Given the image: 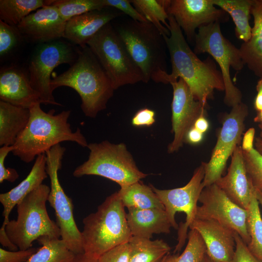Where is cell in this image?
<instances>
[{
    "label": "cell",
    "instance_id": "obj_1",
    "mask_svg": "<svg viewBox=\"0 0 262 262\" xmlns=\"http://www.w3.org/2000/svg\"><path fill=\"white\" fill-rule=\"evenodd\" d=\"M168 16L170 35L164 36L170 57L172 71L166 74L165 83L170 84L181 78L188 85L194 98L208 105V100L213 98L214 90H225L221 72L210 57L204 61L197 57L174 17Z\"/></svg>",
    "mask_w": 262,
    "mask_h": 262
},
{
    "label": "cell",
    "instance_id": "obj_2",
    "mask_svg": "<svg viewBox=\"0 0 262 262\" xmlns=\"http://www.w3.org/2000/svg\"><path fill=\"white\" fill-rule=\"evenodd\" d=\"M37 103L30 108L28 123L13 145L12 153L23 162L29 163L38 155L46 153L53 147L65 141L88 146L86 140L77 128L72 131L68 122L71 111H63L55 115V110L44 111Z\"/></svg>",
    "mask_w": 262,
    "mask_h": 262
},
{
    "label": "cell",
    "instance_id": "obj_3",
    "mask_svg": "<svg viewBox=\"0 0 262 262\" xmlns=\"http://www.w3.org/2000/svg\"><path fill=\"white\" fill-rule=\"evenodd\" d=\"M50 85L52 91L61 86L74 89L81 97L83 113L91 118L106 109L115 90L107 74L87 45L79 49L76 61L68 70L53 76Z\"/></svg>",
    "mask_w": 262,
    "mask_h": 262
},
{
    "label": "cell",
    "instance_id": "obj_4",
    "mask_svg": "<svg viewBox=\"0 0 262 262\" xmlns=\"http://www.w3.org/2000/svg\"><path fill=\"white\" fill-rule=\"evenodd\" d=\"M132 60L140 70L143 82L163 83L167 48L164 35L152 23L131 19L115 28Z\"/></svg>",
    "mask_w": 262,
    "mask_h": 262
},
{
    "label": "cell",
    "instance_id": "obj_5",
    "mask_svg": "<svg viewBox=\"0 0 262 262\" xmlns=\"http://www.w3.org/2000/svg\"><path fill=\"white\" fill-rule=\"evenodd\" d=\"M126 214L117 192L107 197L96 212L83 219L84 252L98 259L109 249L129 242L132 236Z\"/></svg>",
    "mask_w": 262,
    "mask_h": 262
},
{
    "label": "cell",
    "instance_id": "obj_6",
    "mask_svg": "<svg viewBox=\"0 0 262 262\" xmlns=\"http://www.w3.org/2000/svg\"><path fill=\"white\" fill-rule=\"evenodd\" d=\"M50 188L42 184L16 205L17 218L9 221L5 231L19 250L31 248L33 243L43 236L60 238L56 223L47 212L46 202Z\"/></svg>",
    "mask_w": 262,
    "mask_h": 262
},
{
    "label": "cell",
    "instance_id": "obj_7",
    "mask_svg": "<svg viewBox=\"0 0 262 262\" xmlns=\"http://www.w3.org/2000/svg\"><path fill=\"white\" fill-rule=\"evenodd\" d=\"M87 161L73 173L76 178L85 175L101 176L123 187L140 181L148 174L141 171L124 143L115 144L108 140L90 143Z\"/></svg>",
    "mask_w": 262,
    "mask_h": 262
},
{
    "label": "cell",
    "instance_id": "obj_8",
    "mask_svg": "<svg viewBox=\"0 0 262 262\" xmlns=\"http://www.w3.org/2000/svg\"><path fill=\"white\" fill-rule=\"evenodd\" d=\"M86 45L103 67L115 90L143 82L140 70L111 23L101 28Z\"/></svg>",
    "mask_w": 262,
    "mask_h": 262
},
{
    "label": "cell",
    "instance_id": "obj_9",
    "mask_svg": "<svg viewBox=\"0 0 262 262\" xmlns=\"http://www.w3.org/2000/svg\"><path fill=\"white\" fill-rule=\"evenodd\" d=\"M194 43L195 53H208L218 64L225 86V104L232 107L241 102L242 95L232 81L230 68L240 71L245 64L239 49L223 36L220 23L215 22L199 27Z\"/></svg>",
    "mask_w": 262,
    "mask_h": 262
},
{
    "label": "cell",
    "instance_id": "obj_10",
    "mask_svg": "<svg viewBox=\"0 0 262 262\" xmlns=\"http://www.w3.org/2000/svg\"><path fill=\"white\" fill-rule=\"evenodd\" d=\"M205 171L203 162L194 171L184 186L161 190L149 184L164 207L172 227L178 229V244L174 253L180 252L187 238V229L195 218L197 203L204 188Z\"/></svg>",
    "mask_w": 262,
    "mask_h": 262
},
{
    "label": "cell",
    "instance_id": "obj_11",
    "mask_svg": "<svg viewBox=\"0 0 262 262\" xmlns=\"http://www.w3.org/2000/svg\"><path fill=\"white\" fill-rule=\"evenodd\" d=\"M66 148L56 145L46 152V171L50 182L48 201L53 208L61 239L75 254L84 253L82 232L78 229L73 215L71 199L64 192L58 178Z\"/></svg>",
    "mask_w": 262,
    "mask_h": 262
},
{
    "label": "cell",
    "instance_id": "obj_12",
    "mask_svg": "<svg viewBox=\"0 0 262 262\" xmlns=\"http://www.w3.org/2000/svg\"><path fill=\"white\" fill-rule=\"evenodd\" d=\"M79 49L64 41H51L41 45L29 64V77L33 88L38 94L42 104L61 105L57 102L50 88L51 74L57 66L76 61Z\"/></svg>",
    "mask_w": 262,
    "mask_h": 262
},
{
    "label": "cell",
    "instance_id": "obj_13",
    "mask_svg": "<svg viewBox=\"0 0 262 262\" xmlns=\"http://www.w3.org/2000/svg\"><path fill=\"white\" fill-rule=\"evenodd\" d=\"M248 115L247 106L241 102L233 106L230 112L225 115L210 159L208 163L203 162L204 187L215 183L222 177L228 160L242 142L245 121Z\"/></svg>",
    "mask_w": 262,
    "mask_h": 262
},
{
    "label": "cell",
    "instance_id": "obj_14",
    "mask_svg": "<svg viewBox=\"0 0 262 262\" xmlns=\"http://www.w3.org/2000/svg\"><path fill=\"white\" fill-rule=\"evenodd\" d=\"M195 219L216 221L237 233L247 245L250 241L247 228L248 212L230 199L215 184L204 187Z\"/></svg>",
    "mask_w": 262,
    "mask_h": 262
},
{
    "label": "cell",
    "instance_id": "obj_15",
    "mask_svg": "<svg viewBox=\"0 0 262 262\" xmlns=\"http://www.w3.org/2000/svg\"><path fill=\"white\" fill-rule=\"evenodd\" d=\"M162 1L168 16L174 17L191 43L195 42L196 28L215 22H224L229 19L227 13L221 9H217L212 0Z\"/></svg>",
    "mask_w": 262,
    "mask_h": 262
},
{
    "label": "cell",
    "instance_id": "obj_16",
    "mask_svg": "<svg viewBox=\"0 0 262 262\" xmlns=\"http://www.w3.org/2000/svg\"><path fill=\"white\" fill-rule=\"evenodd\" d=\"M170 84L173 90L171 110L174 138L168 146L169 153L177 151L183 146L187 132L200 116L206 115L208 107L194 98L181 78Z\"/></svg>",
    "mask_w": 262,
    "mask_h": 262
},
{
    "label": "cell",
    "instance_id": "obj_17",
    "mask_svg": "<svg viewBox=\"0 0 262 262\" xmlns=\"http://www.w3.org/2000/svg\"><path fill=\"white\" fill-rule=\"evenodd\" d=\"M66 23L55 7L47 5L29 15L16 27L23 38L46 43L64 37Z\"/></svg>",
    "mask_w": 262,
    "mask_h": 262
},
{
    "label": "cell",
    "instance_id": "obj_18",
    "mask_svg": "<svg viewBox=\"0 0 262 262\" xmlns=\"http://www.w3.org/2000/svg\"><path fill=\"white\" fill-rule=\"evenodd\" d=\"M234 203L247 210L255 196V190L249 180L241 146L235 149L225 176L215 183Z\"/></svg>",
    "mask_w": 262,
    "mask_h": 262
},
{
    "label": "cell",
    "instance_id": "obj_19",
    "mask_svg": "<svg viewBox=\"0 0 262 262\" xmlns=\"http://www.w3.org/2000/svg\"><path fill=\"white\" fill-rule=\"evenodd\" d=\"M189 228L200 233L207 254L214 262L231 260L235 249V231L216 221L198 219H194Z\"/></svg>",
    "mask_w": 262,
    "mask_h": 262
},
{
    "label": "cell",
    "instance_id": "obj_20",
    "mask_svg": "<svg viewBox=\"0 0 262 262\" xmlns=\"http://www.w3.org/2000/svg\"><path fill=\"white\" fill-rule=\"evenodd\" d=\"M0 100L27 109L42 103L31 84L28 74L15 66L0 69Z\"/></svg>",
    "mask_w": 262,
    "mask_h": 262
},
{
    "label": "cell",
    "instance_id": "obj_21",
    "mask_svg": "<svg viewBox=\"0 0 262 262\" xmlns=\"http://www.w3.org/2000/svg\"><path fill=\"white\" fill-rule=\"evenodd\" d=\"M109 8L90 11L70 18L66 23L64 38L80 48L86 46L101 28L123 14Z\"/></svg>",
    "mask_w": 262,
    "mask_h": 262
},
{
    "label": "cell",
    "instance_id": "obj_22",
    "mask_svg": "<svg viewBox=\"0 0 262 262\" xmlns=\"http://www.w3.org/2000/svg\"><path fill=\"white\" fill-rule=\"evenodd\" d=\"M47 157L45 153L38 155L28 176L17 186L9 191L0 194V202L3 207L4 221L0 229V234H6L5 227L10 221L9 217L13 208L28 194L42 184L47 178Z\"/></svg>",
    "mask_w": 262,
    "mask_h": 262
},
{
    "label": "cell",
    "instance_id": "obj_23",
    "mask_svg": "<svg viewBox=\"0 0 262 262\" xmlns=\"http://www.w3.org/2000/svg\"><path fill=\"white\" fill-rule=\"evenodd\" d=\"M132 236L151 239L154 234L170 232L172 227L165 210L128 209L126 214Z\"/></svg>",
    "mask_w": 262,
    "mask_h": 262
},
{
    "label": "cell",
    "instance_id": "obj_24",
    "mask_svg": "<svg viewBox=\"0 0 262 262\" xmlns=\"http://www.w3.org/2000/svg\"><path fill=\"white\" fill-rule=\"evenodd\" d=\"M251 14L254 25L250 38L239 49L245 65L262 79V0H253Z\"/></svg>",
    "mask_w": 262,
    "mask_h": 262
},
{
    "label": "cell",
    "instance_id": "obj_25",
    "mask_svg": "<svg viewBox=\"0 0 262 262\" xmlns=\"http://www.w3.org/2000/svg\"><path fill=\"white\" fill-rule=\"evenodd\" d=\"M30 117L29 109L0 100V146H13Z\"/></svg>",
    "mask_w": 262,
    "mask_h": 262
},
{
    "label": "cell",
    "instance_id": "obj_26",
    "mask_svg": "<svg viewBox=\"0 0 262 262\" xmlns=\"http://www.w3.org/2000/svg\"><path fill=\"white\" fill-rule=\"evenodd\" d=\"M117 193L123 206L128 210H165L164 206L150 186L146 185L140 182V181L120 187Z\"/></svg>",
    "mask_w": 262,
    "mask_h": 262
},
{
    "label": "cell",
    "instance_id": "obj_27",
    "mask_svg": "<svg viewBox=\"0 0 262 262\" xmlns=\"http://www.w3.org/2000/svg\"><path fill=\"white\" fill-rule=\"evenodd\" d=\"M212 2L231 16L235 25L236 37L244 42L248 41L251 35L249 19L253 0H212Z\"/></svg>",
    "mask_w": 262,
    "mask_h": 262
},
{
    "label": "cell",
    "instance_id": "obj_28",
    "mask_svg": "<svg viewBox=\"0 0 262 262\" xmlns=\"http://www.w3.org/2000/svg\"><path fill=\"white\" fill-rule=\"evenodd\" d=\"M129 243L130 262H160L171 249L162 239L151 240L132 236Z\"/></svg>",
    "mask_w": 262,
    "mask_h": 262
},
{
    "label": "cell",
    "instance_id": "obj_29",
    "mask_svg": "<svg viewBox=\"0 0 262 262\" xmlns=\"http://www.w3.org/2000/svg\"><path fill=\"white\" fill-rule=\"evenodd\" d=\"M37 241L41 246L27 262H72L76 256L60 238L43 236Z\"/></svg>",
    "mask_w": 262,
    "mask_h": 262
},
{
    "label": "cell",
    "instance_id": "obj_30",
    "mask_svg": "<svg viewBox=\"0 0 262 262\" xmlns=\"http://www.w3.org/2000/svg\"><path fill=\"white\" fill-rule=\"evenodd\" d=\"M47 6L43 0H0V20L16 26L27 16Z\"/></svg>",
    "mask_w": 262,
    "mask_h": 262
},
{
    "label": "cell",
    "instance_id": "obj_31",
    "mask_svg": "<svg viewBox=\"0 0 262 262\" xmlns=\"http://www.w3.org/2000/svg\"><path fill=\"white\" fill-rule=\"evenodd\" d=\"M130 1L138 12L164 35H170L169 16L162 0H131Z\"/></svg>",
    "mask_w": 262,
    "mask_h": 262
},
{
    "label": "cell",
    "instance_id": "obj_32",
    "mask_svg": "<svg viewBox=\"0 0 262 262\" xmlns=\"http://www.w3.org/2000/svg\"><path fill=\"white\" fill-rule=\"evenodd\" d=\"M259 204L255 195L247 210V228L250 241L246 245L252 254L262 262V218Z\"/></svg>",
    "mask_w": 262,
    "mask_h": 262
},
{
    "label": "cell",
    "instance_id": "obj_33",
    "mask_svg": "<svg viewBox=\"0 0 262 262\" xmlns=\"http://www.w3.org/2000/svg\"><path fill=\"white\" fill-rule=\"evenodd\" d=\"M47 4L55 7L66 21L88 12L106 8L103 0H48Z\"/></svg>",
    "mask_w": 262,
    "mask_h": 262
},
{
    "label": "cell",
    "instance_id": "obj_34",
    "mask_svg": "<svg viewBox=\"0 0 262 262\" xmlns=\"http://www.w3.org/2000/svg\"><path fill=\"white\" fill-rule=\"evenodd\" d=\"M182 253L180 255L169 253L164 257V262H201L207 251L202 237L197 230L190 229Z\"/></svg>",
    "mask_w": 262,
    "mask_h": 262
},
{
    "label": "cell",
    "instance_id": "obj_35",
    "mask_svg": "<svg viewBox=\"0 0 262 262\" xmlns=\"http://www.w3.org/2000/svg\"><path fill=\"white\" fill-rule=\"evenodd\" d=\"M246 172L255 190L262 191V155L255 148L249 152L243 151Z\"/></svg>",
    "mask_w": 262,
    "mask_h": 262
},
{
    "label": "cell",
    "instance_id": "obj_36",
    "mask_svg": "<svg viewBox=\"0 0 262 262\" xmlns=\"http://www.w3.org/2000/svg\"><path fill=\"white\" fill-rule=\"evenodd\" d=\"M23 38L16 26L10 25L0 20V56L9 55Z\"/></svg>",
    "mask_w": 262,
    "mask_h": 262
},
{
    "label": "cell",
    "instance_id": "obj_37",
    "mask_svg": "<svg viewBox=\"0 0 262 262\" xmlns=\"http://www.w3.org/2000/svg\"><path fill=\"white\" fill-rule=\"evenodd\" d=\"M129 242L118 245L101 255L98 262H130Z\"/></svg>",
    "mask_w": 262,
    "mask_h": 262
},
{
    "label": "cell",
    "instance_id": "obj_38",
    "mask_svg": "<svg viewBox=\"0 0 262 262\" xmlns=\"http://www.w3.org/2000/svg\"><path fill=\"white\" fill-rule=\"evenodd\" d=\"M106 7L115 9L128 15L131 19L140 22H148L128 0H103Z\"/></svg>",
    "mask_w": 262,
    "mask_h": 262
},
{
    "label": "cell",
    "instance_id": "obj_39",
    "mask_svg": "<svg viewBox=\"0 0 262 262\" xmlns=\"http://www.w3.org/2000/svg\"><path fill=\"white\" fill-rule=\"evenodd\" d=\"M14 149L13 146H4L0 148V183L4 180L11 182L16 180L19 175L17 172L14 168H6L4 165V162L9 152H12Z\"/></svg>",
    "mask_w": 262,
    "mask_h": 262
},
{
    "label": "cell",
    "instance_id": "obj_40",
    "mask_svg": "<svg viewBox=\"0 0 262 262\" xmlns=\"http://www.w3.org/2000/svg\"><path fill=\"white\" fill-rule=\"evenodd\" d=\"M235 249L233 257L229 262H260L250 252L246 244L236 232L234 234Z\"/></svg>",
    "mask_w": 262,
    "mask_h": 262
},
{
    "label": "cell",
    "instance_id": "obj_41",
    "mask_svg": "<svg viewBox=\"0 0 262 262\" xmlns=\"http://www.w3.org/2000/svg\"><path fill=\"white\" fill-rule=\"evenodd\" d=\"M38 248H30L18 251L7 250L0 248V262H27Z\"/></svg>",
    "mask_w": 262,
    "mask_h": 262
},
{
    "label": "cell",
    "instance_id": "obj_42",
    "mask_svg": "<svg viewBox=\"0 0 262 262\" xmlns=\"http://www.w3.org/2000/svg\"><path fill=\"white\" fill-rule=\"evenodd\" d=\"M155 122V112L144 108L138 110L131 120V123L135 127L150 126Z\"/></svg>",
    "mask_w": 262,
    "mask_h": 262
},
{
    "label": "cell",
    "instance_id": "obj_43",
    "mask_svg": "<svg viewBox=\"0 0 262 262\" xmlns=\"http://www.w3.org/2000/svg\"><path fill=\"white\" fill-rule=\"evenodd\" d=\"M255 129H249L244 134L242 141L241 147L244 151L249 152L254 147Z\"/></svg>",
    "mask_w": 262,
    "mask_h": 262
},
{
    "label": "cell",
    "instance_id": "obj_44",
    "mask_svg": "<svg viewBox=\"0 0 262 262\" xmlns=\"http://www.w3.org/2000/svg\"><path fill=\"white\" fill-rule=\"evenodd\" d=\"M203 137V133L193 127L187 132L185 136V142L191 144H197L202 141Z\"/></svg>",
    "mask_w": 262,
    "mask_h": 262
},
{
    "label": "cell",
    "instance_id": "obj_45",
    "mask_svg": "<svg viewBox=\"0 0 262 262\" xmlns=\"http://www.w3.org/2000/svg\"><path fill=\"white\" fill-rule=\"evenodd\" d=\"M256 90L257 94L254 101V108L259 112L262 111V79L258 81Z\"/></svg>",
    "mask_w": 262,
    "mask_h": 262
},
{
    "label": "cell",
    "instance_id": "obj_46",
    "mask_svg": "<svg viewBox=\"0 0 262 262\" xmlns=\"http://www.w3.org/2000/svg\"><path fill=\"white\" fill-rule=\"evenodd\" d=\"M193 127L202 133L206 132L209 128V123L205 115L200 116L196 120Z\"/></svg>",
    "mask_w": 262,
    "mask_h": 262
},
{
    "label": "cell",
    "instance_id": "obj_47",
    "mask_svg": "<svg viewBox=\"0 0 262 262\" xmlns=\"http://www.w3.org/2000/svg\"><path fill=\"white\" fill-rule=\"evenodd\" d=\"M72 262H98V259L84 252L76 255Z\"/></svg>",
    "mask_w": 262,
    "mask_h": 262
},
{
    "label": "cell",
    "instance_id": "obj_48",
    "mask_svg": "<svg viewBox=\"0 0 262 262\" xmlns=\"http://www.w3.org/2000/svg\"><path fill=\"white\" fill-rule=\"evenodd\" d=\"M254 146L255 148L262 155V140L259 137L255 138Z\"/></svg>",
    "mask_w": 262,
    "mask_h": 262
},
{
    "label": "cell",
    "instance_id": "obj_49",
    "mask_svg": "<svg viewBox=\"0 0 262 262\" xmlns=\"http://www.w3.org/2000/svg\"><path fill=\"white\" fill-rule=\"evenodd\" d=\"M255 190V195L259 204L262 206V191L258 190Z\"/></svg>",
    "mask_w": 262,
    "mask_h": 262
},
{
    "label": "cell",
    "instance_id": "obj_50",
    "mask_svg": "<svg viewBox=\"0 0 262 262\" xmlns=\"http://www.w3.org/2000/svg\"><path fill=\"white\" fill-rule=\"evenodd\" d=\"M254 121L257 123H262V111L257 112V114L254 118Z\"/></svg>",
    "mask_w": 262,
    "mask_h": 262
},
{
    "label": "cell",
    "instance_id": "obj_51",
    "mask_svg": "<svg viewBox=\"0 0 262 262\" xmlns=\"http://www.w3.org/2000/svg\"><path fill=\"white\" fill-rule=\"evenodd\" d=\"M201 262H214L207 254L204 255Z\"/></svg>",
    "mask_w": 262,
    "mask_h": 262
},
{
    "label": "cell",
    "instance_id": "obj_52",
    "mask_svg": "<svg viewBox=\"0 0 262 262\" xmlns=\"http://www.w3.org/2000/svg\"><path fill=\"white\" fill-rule=\"evenodd\" d=\"M258 127L260 130V138L262 140V123H260L258 124Z\"/></svg>",
    "mask_w": 262,
    "mask_h": 262
},
{
    "label": "cell",
    "instance_id": "obj_53",
    "mask_svg": "<svg viewBox=\"0 0 262 262\" xmlns=\"http://www.w3.org/2000/svg\"><path fill=\"white\" fill-rule=\"evenodd\" d=\"M164 257L160 262H164Z\"/></svg>",
    "mask_w": 262,
    "mask_h": 262
}]
</instances>
